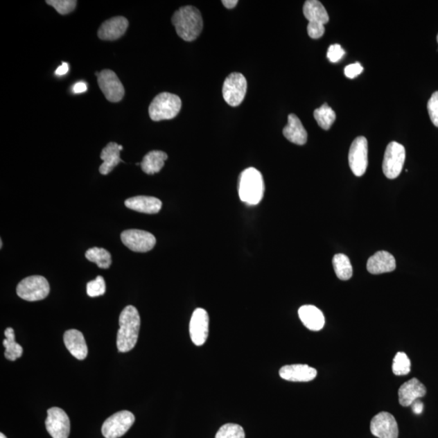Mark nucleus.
<instances>
[{
  "instance_id": "nucleus-1",
  "label": "nucleus",
  "mask_w": 438,
  "mask_h": 438,
  "mask_svg": "<svg viewBox=\"0 0 438 438\" xmlns=\"http://www.w3.org/2000/svg\"><path fill=\"white\" fill-rule=\"evenodd\" d=\"M120 330L117 334L119 351L128 352L134 349L141 327V317L137 309L132 306L123 308L119 319Z\"/></svg>"
},
{
  "instance_id": "nucleus-2",
  "label": "nucleus",
  "mask_w": 438,
  "mask_h": 438,
  "mask_svg": "<svg viewBox=\"0 0 438 438\" xmlns=\"http://www.w3.org/2000/svg\"><path fill=\"white\" fill-rule=\"evenodd\" d=\"M177 35L184 41L192 42L198 39L203 28L201 12L193 6L180 8L171 18Z\"/></svg>"
},
{
  "instance_id": "nucleus-3",
  "label": "nucleus",
  "mask_w": 438,
  "mask_h": 438,
  "mask_svg": "<svg viewBox=\"0 0 438 438\" xmlns=\"http://www.w3.org/2000/svg\"><path fill=\"white\" fill-rule=\"evenodd\" d=\"M264 193V179L260 171L254 168H247L243 171L239 182L241 201L249 206H255L263 200Z\"/></svg>"
},
{
  "instance_id": "nucleus-4",
  "label": "nucleus",
  "mask_w": 438,
  "mask_h": 438,
  "mask_svg": "<svg viewBox=\"0 0 438 438\" xmlns=\"http://www.w3.org/2000/svg\"><path fill=\"white\" fill-rule=\"evenodd\" d=\"M181 99L177 95L161 93L150 105L149 115L152 121H161L174 119L180 112Z\"/></svg>"
},
{
  "instance_id": "nucleus-5",
  "label": "nucleus",
  "mask_w": 438,
  "mask_h": 438,
  "mask_svg": "<svg viewBox=\"0 0 438 438\" xmlns=\"http://www.w3.org/2000/svg\"><path fill=\"white\" fill-rule=\"evenodd\" d=\"M18 297L27 301H39L50 293L49 281L40 275L24 279L17 288Z\"/></svg>"
},
{
  "instance_id": "nucleus-6",
  "label": "nucleus",
  "mask_w": 438,
  "mask_h": 438,
  "mask_svg": "<svg viewBox=\"0 0 438 438\" xmlns=\"http://www.w3.org/2000/svg\"><path fill=\"white\" fill-rule=\"evenodd\" d=\"M406 159L404 146L396 141L390 142L385 150L383 170L389 179H396L402 170Z\"/></svg>"
},
{
  "instance_id": "nucleus-7",
  "label": "nucleus",
  "mask_w": 438,
  "mask_h": 438,
  "mask_svg": "<svg viewBox=\"0 0 438 438\" xmlns=\"http://www.w3.org/2000/svg\"><path fill=\"white\" fill-rule=\"evenodd\" d=\"M135 422V417L130 411H121L107 419L102 427L106 438H119L125 435Z\"/></svg>"
},
{
  "instance_id": "nucleus-8",
  "label": "nucleus",
  "mask_w": 438,
  "mask_h": 438,
  "mask_svg": "<svg viewBox=\"0 0 438 438\" xmlns=\"http://www.w3.org/2000/svg\"><path fill=\"white\" fill-rule=\"evenodd\" d=\"M247 80L241 73H231L222 87L223 98L231 107H237L244 101L247 92Z\"/></svg>"
},
{
  "instance_id": "nucleus-9",
  "label": "nucleus",
  "mask_w": 438,
  "mask_h": 438,
  "mask_svg": "<svg viewBox=\"0 0 438 438\" xmlns=\"http://www.w3.org/2000/svg\"><path fill=\"white\" fill-rule=\"evenodd\" d=\"M349 161L350 168L356 176L364 175L368 168V141L365 137H358L350 147Z\"/></svg>"
},
{
  "instance_id": "nucleus-10",
  "label": "nucleus",
  "mask_w": 438,
  "mask_h": 438,
  "mask_svg": "<svg viewBox=\"0 0 438 438\" xmlns=\"http://www.w3.org/2000/svg\"><path fill=\"white\" fill-rule=\"evenodd\" d=\"M98 83L100 89L109 102H121L125 96V87L117 75L112 70H103L98 75Z\"/></svg>"
},
{
  "instance_id": "nucleus-11",
  "label": "nucleus",
  "mask_w": 438,
  "mask_h": 438,
  "mask_svg": "<svg viewBox=\"0 0 438 438\" xmlns=\"http://www.w3.org/2000/svg\"><path fill=\"white\" fill-rule=\"evenodd\" d=\"M123 244L130 250L137 252H147L154 249L156 238L151 233L142 230L131 229L122 232Z\"/></svg>"
},
{
  "instance_id": "nucleus-12",
  "label": "nucleus",
  "mask_w": 438,
  "mask_h": 438,
  "mask_svg": "<svg viewBox=\"0 0 438 438\" xmlns=\"http://www.w3.org/2000/svg\"><path fill=\"white\" fill-rule=\"evenodd\" d=\"M45 425L47 432L52 437L69 438L70 420L63 409L55 407L49 409Z\"/></svg>"
},
{
  "instance_id": "nucleus-13",
  "label": "nucleus",
  "mask_w": 438,
  "mask_h": 438,
  "mask_svg": "<svg viewBox=\"0 0 438 438\" xmlns=\"http://www.w3.org/2000/svg\"><path fill=\"white\" fill-rule=\"evenodd\" d=\"M370 430L378 438H398V427L396 420L389 412H380L371 421Z\"/></svg>"
},
{
  "instance_id": "nucleus-14",
  "label": "nucleus",
  "mask_w": 438,
  "mask_h": 438,
  "mask_svg": "<svg viewBox=\"0 0 438 438\" xmlns=\"http://www.w3.org/2000/svg\"><path fill=\"white\" fill-rule=\"evenodd\" d=\"M209 314L204 308H197L189 324L190 337L196 346L206 344L209 335Z\"/></svg>"
},
{
  "instance_id": "nucleus-15",
  "label": "nucleus",
  "mask_w": 438,
  "mask_h": 438,
  "mask_svg": "<svg viewBox=\"0 0 438 438\" xmlns=\"http://www.w3.org/2000/svg\"><path fill=\"white\" fill-rule=\"evenodd\" d=\"M128 21L123 17H115L104 21L98 31L100 40L115 41L125 35L128 30Z\"/></svg>"
},
{
  "instance_id": "nucleus-16",
  "label": "nucleus",
  "mask_w": 438,
  "mask_h": 438,
  "mask_svg": "<svg viewBox=\"0 0 438 438\" xmlns=\"http://www.w3.org/2000/svg\"><path fill=\"white\" fill-rule=\"evenodd\" d=\"M317 375V371L307 365H285L279 370L280 377L290 382H311Z\"/></svg>"
},
{
  "instance_id": "nucleus-17",
  "label": "nucleus",
  "mask_w": 438,
  "mask_h": 438,
  "mask_svg": "<svg viewBox=\"0 0 438 438\" xmlns=\"http://www.w3.org/2000/svg\"><path fill=\"white\" fill-rule=\"evenodd\" d=\"M427 393L425 385L417 378H412L403 384L398 389V401L400 405L409 407L417 399L425 397Z\"/></svg>"
},
{
  "instance_id": "nucleus-18",
  "label": "nucleus",
  "mask_w": 438,
  "mask_h": 438,
  "mask_svg": "<svg viewBox=\"0 0 438 438\" xmlns=\"http://www.w3.org/2000/svg\"><path fill=\"white\" fill-rule=\"evenodd\" d=\"M64 344L75 358L83 360L88 355V347L82 332L78 330L67 331L64 335Z\"/></svg>"
},
{
  "instance_id": "nucleus-19",
  "label": "nucleus",
  "mask_w": 438,
  "mask_h": 438,
  "mask_svg": "<svg viewBox=\"0 0 438 438\" xmlns=\"http://www.w3.org/2000/svg\"><path fill=\"white\" fill-rule=\"evenodd\" d=\"M396 268V261L392 254L379 251L368 260L367 270L370 274H380L392 272Z\"/></svg>"
},
{
  "instance_id": "nucleus-20",
  "label": "nucleus",
  "mask_w": 438,
  "mask_h": 438,
  "mask_svg": "<svg viewBox=\"0 0 438 438\" xmlns=\"http://www.w3.org/2000/svg\"><path fill=\"white\" fill-rule=\"evenodd\" d=\"M123 146L118 145L116 142H110L102 150L100 158L103 163L100 166L99 171L103 175H107L116 168V166L123 161L121 159V151Z\"/></svg>"
},
{
  "instance_id": "nucleus-21",
  "label": "nucleus",
  "mask_w": 438,
  "mask_h": 438,
  "mask_svg": "<svg viewBox=\"0 0 438 438\" xmlns=\"http://www.w3.org/2000/svg\"><path fill=\"white\" fill-rule=\"evenodd\" d=\"M125 207L137 212L155 214L158 213L163 206L159 199L148 196H137L126 200Z\"/></svg>"
},
{
  "instance_id": "nucleus-22",
  "label": "nucleus",
  "mask_w": 438,
  "mask_h": 438,
  "mask_svg": "<svg viewBox=\"0 0 438 438\" xmlns=\"http://www.w3.org/2000/svg\"><path fill=\"white\" fill-rule=\"evenodd\" d=\"M283 133L289 141L298 146L306 144L308 140L307 131L295 114L288 116V125L283 128Z\"/></svg>"
},
{
  "instance_id": "nucleus-23",
  "label": "nucleus",
  "mask_w": 438,
  "mask_h": 438,
  "mask_svg": "<svg viewBox=\"0 0 438 438\" xmlns=\"http://www.w3.org/2000/svg\"><path fill=\"white\" fill-rule=\"evenodd\" d=\"M298 313L299 319L308 330L319 331L325 326V317L315 306H304L299 308Z\"/></svg>"
},
{
  "instance_id": "nucleus-24",
  "label": "nucleus",
  "mask_w": 438,
  "mask_h": 438,
  "mask_svg": "<svg viewBox=\"0 0 438 438\" xmlns=\"http://www.w3.org/2000/svg\"><path fill=\"white\" fill-rule=\"evenodd\" d=\"M303 12L309 23L322 24L325 26L330 20L325 7L318 0H308L304 3Z\"/></svg>"
},
{
  "instance_id": "nucleus-25",
  "label": "nucleus",
  "mask_w": 438,
  "mask_h": 438,
  "mask_svg": "<svg viewBox=\"0 0 438 438\" xmlns=\"http://www.w3.org/2000/svg\"><path fill=\"white\" fill-rule=\"evenodd\" d=\"M168 156L165 152L153 150L149 152L141 163V168L147 175L159 173L164 168V164Z\"/></svg>"
},
{
  "instance_id": "nucleus-26",
  "label": "nucleus",
  "mask_w": 438,
  "mask_h": 438,
  "mask_svg": "<svg viewBox=\"0 0 438 438\" xmlns=\"http://www.w3.org/2000/svg\"><path fill=\"white\" fill-rule=\"evenodd\" d=\"M4 335L6 337V339L3 341V345L6 349L4 356L8 360L15 361L21 357L23 347L15 341V334L12 328H7Z\"/></svg>"
},
{
  "instance_id": "nucleus-27",
  "label": "nucleus",
  "mask_w": 438,
  "mask_h": 438,
  "mask_svg": "<svg viewBox=\"0 0 438 438\" xmlns=\"http://www.w3.org/2000/svg\"><path fill=\"white\" fill-rule=\"evenodd\" d=\"M85 258L91 263H96L99 268L108 269L112 260L110 252L103 247H94L85 252Z\"/></svg>"
},
{
  "instance_id": "nucleus-28",
  "label": "nucleus",
  "mask_w": 438,
  "mask_h": 438,
  "mask_svg": "<svg viewBox=\"0 0 438 438\" xmlns=\"http://www.w3.org/2000/svg\"><path fill=\"white\" fill-rule=\"evenodd\" d=\"M313 116L318 125L324 130H330L336 120L335 112L330 106H328L327 103L323 104L321 107L316 109L313 112Z\"/></svg>"
},
{
  "instance_id": "nucleus-29",
  "label": "nucleus",
  "mask_w": 438,
  "mask_h": 438,
  "mask_svg": "<svg viewBox=\"0 0 438 438\" xmlns=\"http://www.w3.org/2000/svg\"><path fill=\"white\" fill-rule=\"evenodd\" d=\"M333 266L337 277L341 280L347 281L352 277L353 270L351 261L344 254H336L333 259Z\"/></svg>"
},
{
  "instance_id": "nucleus-30",
  "label": "nucleus",
  "mask_w": 438,
  "mask_h": 438,
  "mask_svg": "<svg viewBox=\"0 0 438 438\" xmlns=\"http://www.w3.org/2000/svg\"><path fill=\"white\" fill-rule=\"evenodd\" d=\"M393 373L397 376L408 375L411 371V361L404 352H398L395 355L393 365Z\"/></svg>"
},
{
  "instance_id": "nucleus-31",
  "label": "nucleus",
  "mask_w": 438,
  "mask_h": 438,
  "mask_svg": "<svg viewBox=\"0 0 438 438\" xmlns=\"http://www.w3.org/2000/svg\"><path fill=\"white\" fill-rule=\"evenodd\" d=\"M216 438H245L244 428L236 423H226L217 432Z\"/></svg>"
},
{
  "instance_id": "nucleus-32",
  "label": "nucleus",
  "mask_w": 438,
  "mask_h": 438,
  "mask_svg": "<svg viewBox=\"0 0 438 438\" xmlns=\"http://www.w3.org/2000/svg\"><path fill=\"white\" fill-rule=\"evenodd\" d=\"M46 3L53 7L61 15H67L74 10L78 1L76 0H47Z\"/></svg>"
},
{
  "instance_id": "nucleus-33",
  "label": "nucleus",
  "mask_w": 438,
  "mask_h": 438,
  "mask_svg": "<svg viewBox=\"0 0 438 438\" xmlns=\"http://www.w3.org/2000/svg\"><path fill=\"white\" fill-rule=\"evenodd\" d=\"M106 292V283L102 276L87 283V294L90 297H101Z\"/></svg>"
},
{
  "instance_id": "nucleus-34",
  "label": "nucleus",
  "mask_w": 438,
  "mask_h": 438,
  "mask_svg": "<svg viewBox=\"0 0 438 438\" xmlns=\"http://www.w3.org/2000/svg\"><path fill=\"white\" fill-rule=\"evenodd\" d=\"M427 108L432 123L438 128V91L432 94L428 100Z\"/></svg>"
},
{
  "instance_id": "nucleus-35",
  "label": "nucleus",
  "mask_w": 438,
  "mask_h": 438,
  "mask_svg": "<svg viewBox=\"0 0 438 438\" xmlns=\"http://www.w3.org/2000/svg\"><path fill=\"white\" fill-rule=\"evenodd\" d=\"M345 55V51L340 44H333L328 47L327 51V58L332 63H337Z\"/></svg>"
},
{
  "instance_id": "nucleus-36",
  "label": "nucleus",
  "mask_w": 438,
  "mask_h": 438,
  "mask_svg": "<svg viewBox=\"0 0 438 438\" xmlns=\"http://www.w3.org/2000/svg\"><path fill=\"white\" fill-rule=\"evenodd\" d=\"M308 35L311 39L317 40L320 39L325 33V26L322 24H314L308 23L307 27Z\"/></svg>"
},
{
  "instance_id": "nucleus-37",
  "label": "nucleus",
  "mask_w": 438,
  "mask_h": 438,
  "mask_svg": "<svg viewBox=\"0 0 438 438\" xmlns=\"http://www.w3.org/2000/svg\"><path fill=\"white\" fill-rule=\"evenodd\" d=\"M364 71L363 67L357 62V63L347 65L344 69V73L347 78L354 79Z\"/></svg>"
},
{
  "instance_id": "nucleus-38",
  "label": "nucleus",
  "mask_w": 438,
  "mask_h": 438,
  "mask_svg": "<svg viewBox=\"0 0 438 438\" xmlns=\"http://www.w3.org/2000/svg\"><path fill=\"white\" fill-rule=\"evenodd\" d=\"M87 85L83 82H78L74 85L73 88V91L75 94H82L87 91Z\"/></svg>"
},
{
  "instance_id": "nucleus-39",
  "label": "nucleus",
  "mask_w": 438,
  "mask_h": 438,
  "mask_svg": "<svg viewBox=\"0 0 438 438\" xmlns=\"http://www.w3.org/2000/svg\"><path fill=\"white\" fill-rule=\"evenodd\" d=\"M412 411L414 413L417 414V415H420L423 412V404L420 400L417 399L415 402H414L412 405Z\"/></svg>"
},
{
  "instance_id": "nucleus-40",
  "label": "nucleus",
  "mask_w": 438,
  "mask_h": 438,
  "mask_svg": "<svg viewBox=\"0 0 438 438\" xmlns=\"http://www.w3.org/2000/svg\"><path fill=\"white\" fill-rule=\"evenodd\" d=\"M69 70V65L65 63V62H64V63L62 64V65L60 66L59 68L57 69V70L55 71V75L64 76L66 73H68Z\"/></svg>"
},
{
  "instance_id": "nucleus-41",
  "label": "nucleus",
  "mask_w": 438,
  "mask_h": 438,
  "mask_svg": "<svg viewBox=\"0 0 438 438\" xmlns=\"http://www.w3.org/2000/svg\"><path fill=\"white\" fill-rule=\"evenodd\" d=\"M222 3L227 8L232 9L237 6L238 1L237 0H223Z\"/></svg>"
},
{
  "instance_id": "nucleus-42",
  "label": "nucleus",
  "mask_w": 438,
  "mask_h": 438,
  "mask_svg": "<svg viewBox=\"0 0 438 438\" xmlns=\"http://www.w3.org/2000/svg\"><path fill=\"white\" fill-rule=\"evenodd\" d=\"M0 438H7V437L4 435L3 432H1L0 433Z\"/></svg>"
},
{
  "instance_id": "nucleus-43",
  "label": "nucleus",
  "mask_w": 438,
  "mask_h": 438,
  "mask_svg": "<svg viewBox=\"0 0 438 438\" xmlns=\"http://www.w3.org/2000/svg\"><path fill=\"white\" fill-rule=\"evenodd\" d=\"M2 247H3V242L1 240V242H0V247H1V249H2Z\"/></svg>"
},
{
  "instance_id": "nucleus-44",
  "label": "nucleus",
  "mask_w": 438,
  "mask_h": 438,
  "mask_svg": "<svg viewBox=\"0 0 438 438\" xmlns=\"http://www.w3.org/2000/svg\"><path fill=\"white\" fill-rule=\"evenodd\" d=\"M437 42H438V35H437Z\"/></svg>"
}]
</instances>
